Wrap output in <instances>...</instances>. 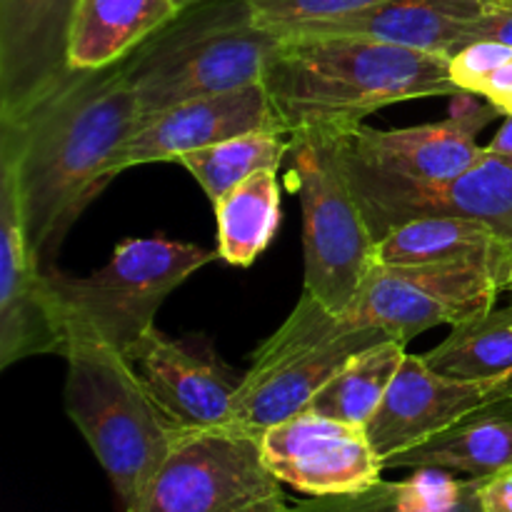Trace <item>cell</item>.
I'll return each mask as SVG.
<instances>
[{"label": "cell", "mask_w": 512, "mask_h": 512, "mask_svg": "<svg viewBox=\"0 0 512 512\" xmlns=\"http://www.w3.org/2000/svg\"><path fill=\"white\" fill-rule=\"evenodd\" d=\"M138 125V95L120 60L73 70L18 125L0 128V168L13 175L25 230L45 270L75 220L115 178V160Z\"/></svg>", "instance_id": "obj_1"}, {"label": "cell", "mask_w": 512, "mask_h": 512, "mask_svg": "<svg viewBox=\"0 0 512 512\" xmlns=\"http://www.w3.org/2000/svg\"><path fill=\"white\" fill-rule=\"evenodd\" d=\"M263 85L288 135L355 130L388 105L463 93L445 55L353 35L283 38Z\"/></svg>", "instance_id": "obj_2"}, {"label": "cell", "mask_w": 512, "mask_h": 512, "mask_svg": "<svg viewBox=\"0 0 512 512\" xmlns=\"http://www.w3.org/2000/svg\"><path fill=\"white\" fill-rule=\"evenodd\" d=\"M280 43L248 0H203L183 10L123 58L140 120L185 100L263 83Z\"/></svg>", "instance_id": "obj_3"}, {"label": "cell", "mask_w": 512, "mask_h": 512, "mask_svg": "<svg viewBox=\"0 0 512 512\" xmlns=\"http://www.w3.org/2000/svg\"><path fill=\"white\" fill-rule=\"evenodd\" d=\"M63 358L68 418L88 440L128 512L183 430L158 408L130 360L113 345L70 333Z\"/></svg>", "instance_id": "obj_4"}, {"label": "cell", "mask_w": 512, "mask_h": 512, "mask_svg": "<svg viewBox=\"0 0 512 512\" xmlns=\"http://www.w3.org/2000/svg\"><path fill=\"white\" fill-rule=\"evenodd\" d=\"M348 130L290 135V168L303 205V290L345 315L375 265L370 220L350 183L343 158Z\"/></svg>", "instance_id": "obj_5"}, {"label": "cell", "mask_w": 512, "mask_h": 512, "mask_svg": "<svg viewBox=\"0 0 512 512\" xmlns=\"http://www.w3.org/2000/svg\"><path fill=\"white\" fill-rule=\"evenodd\" d=\"M215 258L218 250L153 235L115 245L108 263L85 278L48 268L65 335H93L125 355L153 328L168 295Z\"/></svg>", "instance_id": "obj_6"}, {"label": "cell", "mask_w": 512, "mask_h": 512, "mask_svg": "<svg viewBox=\"0 0 512 512\" xmlns=\"http://www.w3.org/2000/svg\"><path fill=\"white\" fill-rule=\"evenodd\" d=\"M390 340L325 308L303 290L283 325L260 345L243 373L233 403V423L263 435L308 410L310 400L355 353Z\"/></svg>", "instance_id": "obj_7"}, {"label": "cell", "mask_w": 512, "mask_h": 512, "mask_svg": "<svg viewBox=\"0 0 512 512\" xmlns=\"http://www.w3.org/2000/svg\"><path fill=\"white\" fill-rule=\"evenodd\" d=\"M260 435L240 425L183 430L128 512H290Z\"/></svg>", "instance_id": "obj_8"}, {"label": "cell", "mask_w": 512, "mask_h": 512, "mask_svg": "<svg viewBox=\"0 0 512 512\" xmlns=\"http://www.w3.org/2000/svg\"><path fill=\"white\" fill-rule=\"evenodd\" d=\"M508 288L503 273L480 263H375L345 318L408 345L425 330L488 313Z\"/></svg>", "instance_id": "obj_9"}, {"label": "cell", "mask_w": 512, "mask_h": 512, "mask_svg": "<svg viewBox=\"0 0 512 512\" xmlns=\"http://www.w3.org/2000/svg\"><path fill=\"white\" fill-rule=\"evenodd\" d=\"M348 133L343 135L345 168L375 238L380 240L405 220L455 215L490 225L512 243V158L485 150L483 158L458 178L445 183H408L375 173L353 158Z\"/></svg>", "instance_id": "obj_10"}, {"label": "cell", "mask_w": 512, "mask_h": 512, "mask_svg": "<svg viewBox=\"0 0 512 512\" xmlns=\"http://www.w3.org/2000/svg\"><path fill=\"white\" fill-rule=\"evenodd\" d=\"M263 460L283 485L310 498L353 495L380 483L385 465L365 425L303 410L260 435Z\"/></svg>", "instance_id": "obj_11"}, {"label": "cell", "mask_w": 512, "mask_h": 512, "mask_svg": "<svg viewBox=\"0 0 512 512\" xmlns=\"http://www.w3.org/2000/svg\"><path fill=\"white\" fill-rule=\"evenodd\" d=\"M63 315L25 230L18 188L0 168V370L35 355H63Z\"/></svg>", "instance_id": "obj_12"}, {"label": "cell", "mask_w": 512, "mask_h": 512, "mask_svg": "<svg viewBox=\"0 0 512 512\" xmlns=\"http://www.w3.org/2000/svg\"><path fill=\"white\" fill-rule=\"evenodd\" d=\"M145 390L180 430L233 423L235 373L205 338H170L153 328L125 353Z\"/></svg>", "instance_id": "obj_13"}, {"label": "cell", "mask_w": 512, "mask_h": 512, "mask_svg": "<svg viewBox=\"0 0 512 512\" xmlns=\"http://www.w3.org/2000/svg\"><path fill=\"white\" fill-rule=\"evenodd\" d=\"M512 395V378L463 380L440 375L423 355H405L383 403L365 425L383 465L455 428L485 405Z\"/></svg>", "instance_id": "obj_14"}, {"label": "cell", "mask_w": 512, "mask_h": 512, "mask_svg": "<svg viewBox=\"0 0 512 512\" xmlns=\"http://www.w3.org/2000/svg\"><path fill=\"white\" fill-rule=\"evenodd\" d=\"M78 0H0V128L18 125L73 75Z\"/></svg>", "instance_id": "obj_15"}, {"label": "cell", "mask_w": 512, "mask_h": 512, "mask_svg": "<svg viewBox=\"0 0 512 512\" xmlns=\"http://www.w3.org/2000/svg\"><path fill=\"white\" fill-rule=\"evenodd\" d=\"M500 113L490 100L475 93L453 95V113L438 123L400 130H375L368 125L350 130L353 158L380 175L408 183H445L483 158L475 135Z\"/></svg>", "instance_id": "obj_16"}, {"label": "cell", "mask_w": 512, "mask_h": 512, "mask_svg": "<svg viewBox=\"0 0 512 512\" xmlns=\"http://www.w3.org/2000/svg\"><path fill=\"white\" fill-rule=\"evenodd\" d=\"M245 133H285L263 83L185 100L140 120L138 130L120 150L113 173L120 175L145 163H178L183 155Z\"/></svg>", "instance_id": "obj_17"}, {"label": "cell", "mask_w": 512, "mask_h": 512, "mask_svg": "<svg viewBox=\"0 0 512 512\" xmlns=\"http://www.w3.org/2000/svg\"><path fill=\"white\" fill-rule=\"evenodd\" d=\"M485 8L488 0H383L355 13L300 25L283 38L353 35L450 58L470 45V23Z\"/></svg>", "instance_id": "obj_18"}, {"label": "cell", "mask_w": 512, "mask_h": 512, "mask_svg": "<svg viewBox=\"0 0 512 512\" xmlns=\"http://www.w3.org/2000/svg\"><path fill=\"white\" fill-rule=\"evenodd\" d=\"M375 263H480L512 278V243L490 225L455 215H425L400 223L378 240ZM510 290V288H508Z\"/></svg>", "instance_id": "obj_19"}, {"label": "cell", "mask_w": 512, "mask_h": 512, "mask_svg": "<svg viewBox=\"0 0 512 512\" xmlns=\"http://www.w3.org/2000/svg\"><path fill=\"white\" fill-rule=\"evenodd\" d=\"M175 15L173 0H78L70 68L98 70L120 63Z\"/></svg>", "instance_id": "obj_20"}, {"label": "cell", "mask_w": 512, "mask_h": 512, "mask_svg": "<svg viewBox=\"0 0 512 512\" xmlns=\"http://www.w3.org/2000/svg\"><path fill=\"white\" fill-rule=\"evenodd\" d=\"M290 512H483V508L480 478L418 468L405 480H380L353 495L310 498Z\"/></svg>", "instance_id": "obj_21"}, {"label": "cell", "mask_w": 512, "mask_h": 512, "mask_svg": "<svg viewBox=\"0 0 512 512\" xmlns=\"http://www.w3.org/2000/svg\"><path fill=\"white\" fill-rule=\"evenodd\" d=\"M215 250L220 260L248 268L280 228L278 170H260L215 200Z\"/></svg>", "instance_id": "obj_22"}, {"label": "cell", "mask_w": 512, "mask_h": 512, "mask_svg": "<svg viewBox=\"0 0 512 512\" xmlns=\"http://www.w3.org/2000/svg\"><path fill=\"white\" fill-rule=\"evenodd\" d=\"M423 360L450 378H512V303L453 325L448 338Z\"/></svg>", "instance_id": "obj_23"}, {"label": "cell", "mask_w": 512, "mask_h": 512, "mask_svg": "<svg viewBox=\"0 0 512 512\" xmlns=\"http://www.w3.org/2000/svg\"><path fill=\"white\" fill-rule=\"evenodd\" d=\"M405 355V345L398 340H383L360 350L320 388L308 410L345 423L368 425L393 385Z\"/></svg>", "instance_id": "obj_24"}, {"label": "cell", "mask_w": 512, "mask_h": 512, "mask_svg": "<svg viewBox=\"0 0 512 512\" xmlns=\"http://www.w3.org/2000/svg\"><path fill=\"white\" fill-rule=\"evenodd\" d=\"M290 153V135L285 133H245L223 143L183 155L178 160L205 190L210 203L248 180L260 170H278Z\"/></svg>", "instance_id": "obj_25"}, {"label": "cell", "mask_w": 512, "mask_h": 512, "mask_svg": "<svg viewBox=\"0 0 512 512\" xmlns=\"http://www.w3.org/2000/svg\"><path fill=\"white\" fill-rule=\"evenodd\" d=\"M248 3L258 23L283 38L300 25L355 13L383 0H248Z\"/></svg>", "instance_id": "obj_26"}, {"label": "cell", "mask_w": 512, "mask_h": 512, "mask_svg": "<svg viewBox=\"0 0 512 512\" xmlns=\"http://www.w3.org/2000/svg\"><path fill=\"white\" fill-rule=\"evenodd\" d=\"M512 58V48L490 40H478L458 53L450 55V78L465 93H475L483 80H488L500 65H505Z\"/></svg>", "instance_id": "obj_27"}, {"label": "cell", "mask_w": 512, "mask_h": 512, "mask_svg": "<svg viewBox=\"0 0 512 512\" xmlns=\"http://www.w3.org/2000/svg\"><path fill=\"white\" fill-rule=\"evenodd\" d=\"M478 40L512 48V8L488 0V8L470 23V43H478Z\"/></svg>", "instance_id": "obj_28"}, {"label": "cell", "mask_w": 512, "mask_h": 512, "mask_svg": "<svg viewBox=\"0 0 512 512\" xmlns=\"http://www.w3.org/2000/svg\"><path fill=\"white\" fill-rule=\"evenodd\" d=\"M483 512H512V468L490 478H480Z\"/></svg>", "instance_id": "obj_29"}, {"label": "cell", "mask_w": 512, "mask_h": 512, "mask_svg": "<svg viewBox=\"0 0 512 512\" xmlns=\"http://www.w3.org/2000/svg\"><path fill=\"white\" fill-rule=\"evenodd\" d=\"M475 95L490 100L505 115V110L512 105V58L505 65H500L488 80H483L478 90H475Z\"/></svg>", "instance_id": "obj_30"}, {"label": "cell", "mask_w": 512, "mask_h": 512, "mask_svg": "<svg viewBox=\"0 0 512 512\" xmlns=\"http://www.w3.org/2000/svg\"><path fill=\"white\" fill-rule=\"evenodd\" d=\"M485 150H490V153L495 155H505V158H512V115H505V123L500 125L495 138L485 145Z\"/></svg>", "instance_id": "obj_31"}, {"label": "cell", "mask_w": 512, "mask_h": 512, "mask_svg": "<svg viewBox=\"0 0 512 512\" xmlns=\"http://www.w3.org/2000/svg\"><path fill=\"white\" fill-rule=\"evenodd\" d=\"M198 3H203V0H173V5L178 13H183V10L193 8V5H198Z\"/></svg>", "instance_id": "obj_32"}, {"label": "cell", "mask_w": 512, "mask_h": 512, "mask_svg": "<svg viewBox=\"0 0 512 512\" xmlns=\"http://www.w3.org/2000/svg\"><path fill=\"white\" fill-rule=\"evenodd\" d=\"M490 3H498V5H508V8H512V0H490Z\"/></svg>", "instance_id": "obj_33"}, {"label": "cell", "mask_w": 512, "mask_h": 512, "mask_svg": "<svg viewBox=\"0 0 512 512\" xmlns=\"http://www.w3.org/2000/svg\"><path fill=\"white\" fill-rule=\"evenodd\" d=\"M505 115H512V105H510V108H508V110H505Z\"/></svg>", "instance_id": "obj_34"}, {"label": "cell", "mask_w": 512, "mask_h": 512, "mask_svg": "<svg viewBox=\"0 0 512 512\" xmlns=\"http://www.w3.org/2000/svg\"><path fill=\"white\" fill-rule=\"evenodd\" d=\"M510 290H512V278H510Z\"/></svg>", "instance_id": "obj_35"}]
</instances>
